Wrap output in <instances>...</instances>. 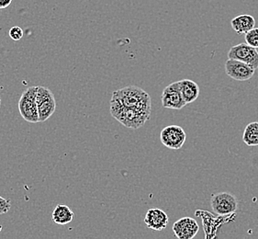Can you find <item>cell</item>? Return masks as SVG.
<instances>
[{"label": "cell", "instance_id": "cell-12", "mask_svg": "<svg viewBox=\"0 0 258 239\" xmlns=\"http://www.w3.org/2000/svg\"><path fill=\"white\" fill-rule=\"evenodd\" d=\"M178 83H179L181 94L183 96V99L186 101V104L196 101L201 92L199 85L190 79H183L178 81Z\"/></svg>", "mask_w": 258, "mask_h": 239}, {"label": "cell", "instance_id": "cell-20", "mask_svg": "<svg viewBox=\"0 0 258 239\" xmlns=\"http://www.w3.org/2000/svg\"><path fill=\"white\" fill-rule=\"evenodd\" d=\"M0 109H1V98H0Z\"/></svg>", "mask_w": 258, "mask_h": 239}, {"label": "cell", "instance_id": "cell-15", "mask_svg": "<svg viewBox=\"0 0 258 239\" xmlns=\"http://www.w3.org/2000/svg\"><path fill=\"white\" fill-rule=\"evenodd\" d=\"M243 141L246 146H258V122L250 123L245 127L243 132Z\"/></svg>", "mask_w": 258, "mask_h": 239}, {"label": "cell", "instance_id": "cell-6", "mask_svg": "<svg viewBox=\"0 0 258 239\" xmlns=\"http://www.w3.org/2000/svg\"><path fill=\"white\" fill-rule=\"evenodd\" d=\"M228 57L245 63L255 70L258 68V51L256 48L249 45L246 42L232 46L229 50Z\"/></svg>", "mask_w": 258, "mask_h": 239}, {"label": "cell", "instance_id": "cell-3", "mask_svg": "<svg viewBox=\"0 0 258 239\" xmlns=\"http://www.w3.org/2000/svg\"><path fill=\"white\" fill-rule=\"evenodd\" d=\"M39 87L32 86L22 93L19 101V110L21 117L28 123H40L39 113L37 108V92Z\"/></svg>", "mask_w": 258, "mask_h": 239}, {"label": "cell", "instance_id": "cell-1", "mask_svg": "<svg viewBox=\"0 0 258 239\" xmlns=\"http://www.w3.org/2000/svg\"><path fill=\"white\" fill-rule=\"evenodd\" d=\"M110 101L128 109H137L150 113L152 110L149 94L136 86H129L114 91Z\"/></svg>", "mask_w": 258, "mask_h": 239}, {"label": "cell", "instance_id": "cell-17", "mask_svg": "<svg viewBox=\"0 0 258 239\" xmlns=\"http://www.w3.org/2000/svg\"><path fill=\"white\" fill-rule=\"evenodd\" d=\"M9 33L13 41H20L23 37V30L19 26L12 27Z\"/></svg>", "mask_w": 258, "mask_h": 239}, {"label": "cell", "instance_id": "cell-2", "mask_svg": "<svg viewBox=\"0 0 258 239\" xmlns=\"http://www.w3.org/2000/svg\"><path fill=\"white\" fill-rule=\"evenodd\" d=\"M110 113L121 125L130 129H139L149 121L151 113L137 109H128L110 101Z\"/></svg>", "mask_w": 258, "mask_h": 239}, {"label": "cell", "instance_id": "cell-9", "mask_svg": "<svg viewBox=\"0 0 258 239\" xmlns=\"http://www.w3.org/2000/svg\"><path fill=\"white\" fill-rule=\"evenodd\" d=\"M225 72L228 77L237 80V81H245L253 78L255 69L250 67L247 64L235 60V59H228L225 63Z\"/></svg>", "mask_w": 258, "mask_h": 239}, {"label": "cell", "instance_id": "cell-4", "mask_svg": "<svg viewBox=\"0 0 258 239\" xmlns=\"http://www.w3.org/2000/svg\"><path fill=\"white\" fill-rule=\"evenodd\" d=\"M37 108L40 123H44L56 109V101L54 95L46 87H39L36 97Z\"/></svg>", "mask_w": 258, "mask_h": 239}, {"label": "cell", "instance_id": "cell-19", "mask_svg": "<svg viewBox=\"0 0 258 239\" xmlns=\"http://www.w3.org/2000/svg\"><path fill=\"white\" fill-rule=\"evenodd\" d=\"M12 3V0H0V10H5Z\"/></svg>", "mask_w": 258, "mask_h": 239}, {"label": "cell", "instance_id": "cell-13", "mask_svg": "<svg viewBox=\"0 0 258 239\" xmlns=\"http://www.w3.org/2000/svg\"><path fill=\"white\" fill-rule=\"evenodd\" d=\"M231 26L237 34H245L255 26V20L253 16L243 14L233 18L231 21Z\"/></svg>", "mask_w": 258, "mask_h": 239}, {"label": "cell", "instance_id": "cell-14", "mask_svg": "<svg viewBox=\"0 0 258 239\" xmlns=\"http://www.w3.org/2000/svg\"><path fill=\"white\" fill-rule=\"evenodd\" d=\"M75 218V213L68 205L58 204L52 213V220L57 225H67Z\"/></svg>", "mask_w": 258, "mask_h": 239}, {"label": "cell", "instance_id": "cell-5", "mask_svg": "<svg viewBox=\"0 0 258 239\" xmlns=\"http://www.w3.org/2000/svg\"><path fill=\"white\" fill-rule=\"evenodd\" d=\"M160 139L162 144L173 150H178L184 146L186 135L184 129L178 125H169L161 132Z\"/></svg>", "mask_w": 258, "mask_h": 239}, {"label": "cell", "instance_id": "cell-18", "mask_svg": "<svg viewBox=\"0 0 258 239\" xmlns=\"http://www.w3.org/2000/svg\"><path fill=\"white\" fill-rule=\"evenodd\" d=\"M11 208V200H7L0 196V214L7 213Z\"/></svg>", "mask_w": 258, "mask_h": 239}, {"label": "cell", "instance_id": "cell-16", "mask_svg": "<svg viewBox=\"0 0 258 239\" xmlns=\"http://www.w3.org/2000/svg\"><path fill=\"white\" fill-rule=\"evenodd\" d=\"M244 40L245 42L249 45L258 48V28H253L251 31H248L244 35Z\"/></svg>", "mask_w": 258, "mask_h": 239}, {"label": "cell", "instance_id": "cell-11", "mask_svg": "<svg viewBox=\"0 0 258 239\" xmlns=\"http://www.w3.org/2000/svg\"><path fill=\"white\" fill-rule=\"evenodd\" d=\"M145 223L148 228L155 231H162L167 226L168 216L161 209H150L145 215Z\"/></svg>", "mask_w": 258, "mask_h": 239}, {"label": "cell", "instance_id": "cell-10", "mask_svg": "<svg viewBox=\"0 0 258 239\" xmlns=\"http://www.w3.org/2000/svg\"><path fill=\"white\" fill-rule=\"evenodd\" d=\"M199 229L196 220L191 217H183L173 224V232L178 239L194 238Z\"/></svg>", "mask_w": 258, "mask_h": 239}, {"label": "cell", "instance_id": "cell-8", "mask_svg": "<svg viewBox=\"0 0 258 239\" xmlns=\"http://www.w3.org/2000/svg\"><path fill=\"white\" fill-rule=\"evenodd\" d=\"M179 89V83L174 82L165 87L162 94V106L165 109H181L186 106Z\"/></svg>", "mask_w": 258, "mask_h": 239}, {"label": "cell", "instance_id": "cell-7", "mask_svg": "<svg viewBox=\"0 0 258 239\" xmlns=\"http://www.w3.org/2000/svg\"><path fill=\"white\" fill-rule=\"evenodd\" d=\"M211 205L214 213L219 215H227L236 212L238 201L231 193H219L212 195Z\"/></svg>", "mask_w": 258, "mask_h": 239}]
</instances>
